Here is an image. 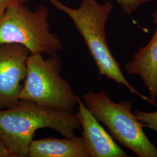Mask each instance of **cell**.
<instances>
[{
	"label": "cell",
	"mask_w": 157,
	"mask_h": 157,
	"mask_svg": "<svg viewBox=\"0 0 157 157\" xmlns=\"http://www.w3.org/2000/svg\"><path fill=\"white\" fill-rule=\"evenodd\" d=\"M44 128L71 138L82 127L76 113L28 100H21L14 107L0 109V138L14 157H28L36 132Z\"/></svg>",
	"instance_id": "obj_1"
},
{
	"label": "cell",
	"mask_w": 157,
	"mask_h": 157,
	"mask_svg": "<svg viewBox=\"0 0 157 157\" xmlns=\"http://www.w3.org/2000/svg\"><path fill=\"white\" fill-rule=\"evenodd\" d=\"M48 1L73 21L94 61L100 76H105L118 85H124L131 93L148 103V97L135 89L125 78L120 65L109 48L105 30L108 17L113 8L112 3L108 1L100 4L96 0H82L80 7L74 9L58 0Z\"/></svg>",
	"instance_id": "obj_2"
},
{
	"label": "cell",
	"mask_w": 157,
	"mask_h": 157,
	"mask_svg": "<svg viewBox=\"0 0 157 157\" xmlns=\"http://www.w3.org/2000/svg\"><path fill=\"white\" fill-rule=\"evenodd\" d=\"M85 105L104 124L114 140L139 157H157V148L143 131V124L132 111V103L112 101L108 94L90 91L83 96Z\"/></svg>",
	"instance_id": "obj_3"
},
{
	"label": "cell",
	"mask_w": 157,
	"mask_h": 157,
	"mask_svg": "<svg viewBox=\"0 0 157 157\" xmlns=\"http://www.w3.org/2000/svg\"><path fill=\"white\" fill-rule=\"evenodd\" d=\"M27 75L20 94V100L39 105L74 112L78 96L62 78V61L58 54L45 59L41 53L30 54L27 62Z\"/></svg>",
	"instance_id": "obj_4"
},
{
	"label": "cell",
	"mask_w": 157,
	"mask_h": 157,
	"mask_svg": "<svg viewBox=\"0 0 157 157\" xmlns=\"http://www.w3.org/2000/svg\"><path fill=\"white\" fill-rule=\"evenodd\" d=\"M48 15V9L43 5L34 11L23 4L10 6L0 19V44H21L30 54H58L63 45L56 34L50 32Z\"/></svg>",
	"instance_id": "obj_5"
},
{
	"label": "cell",
	"mask_w": 157,
	"mask_h": 157,
	"mask_svg": "<svg viewBox=\"0 0 157 157\" xmlns=\"http://www.w3.org/2000/svg\"><path fill=\"white\" fill-rule=\"evenodd\" d=\"M30 54L28 49L21 44H0V109L14 107L21 100Z\"/></svg>",
	"instance_id": "obj_6"
},
{
	"label": "cell",
	"mask_w": 157,
	"mask_h": 157,
	"mask_svg": "<svg viewBox=\"0 0 157 157\" xmlns=\"http://www.w3.org/2000/svg\"><path fill=\"white\" fill-rule=\"evenodd\" d=\"M82 129V137L90 157H127L128 154L115 143L78 97L76 112Z\"/></svg>",
	"instance_id": "obj_7"
},
{
	"label": "cell",
	"mask_w": 157,
	"mask_h": 157,
	"mask_svg": "<svg viewBox=\"0 0 157 157\" xmlns=\"http://www.w3.org/2000/svg\"><path fill=\"white\" fill-rule=\"evenodd\" d=\"M157 29L151 40L135 53L132 59L124 65L130 75H138L147 89L148 104L157 106V11L152 14Z\"/></svg>",
	"instance_id": "obj_8"
},
{
	"label": "cell",
	"mask_w": 157,
	"mask_h": 157,
	"mask_svg": "<svg viewBox=\"0 0 157 157\" xmlns=\"http://www.w3.org/2000/svg\"><path fill=\"white\" fill-rule=\"evenodd\" d=\"M29 157H90L82 136L56 139L46 137L33 140Z\"/></svg>",
	"instance_id": "obj_9"
},
{
	"label": "cell",
	"mask_w": 157,
	"mask_h": 157,
	"mask_svg": "<svg viewBox=\"0 0 157 157\" xmlns=\"http://www.w3.org/2000/svg\"><path fill=\"white\" fill-rule=\"evenodd\" d=\"M133 112L137 120L143 124L144 127L157 132V111L148 112L136 109Z\"/></svg>",
	"instance_id": "obj_10"
},
{
	"label": "cell",
	"mask_w": 157,
	"mask_h": 157,
	"mask_svg": "<svg viewBox=\"0 0 157 157\" xmlns=\"http://www.w3.org/2000/svg\"><path fill=\"white\" fill-rule=\"evenodd\" d=\"M151 0H119L124 13L130 15L139 6Z\"/></svg>",
	"instance_id": "obj_11"
},
{
	"label": "cell",
	"mask_w": 157,
	"mask_h": 157,
	"mask_svg": "<svg viewBox=\"0 0 157 157\" xmlns=\"http://www.w3.org/2000/svg\"><path fill=\"white\" fill-rule=\"evenodd\" d=\"M29 1L30 0H0V19L10 6L17 4H23Z\"/></svg>",
	"instance_id": "obj_12"
},
{
	"label": "cell",
	"mask_w": 157,
	"mask_h": 157,
	"mask_svg": "<svg viewBox=\"0 0 157 157\" xmlns=\"http://www.w3.org/2000/svg\"><path fill=\"white\" fill-rule=\"evenodd\" d=\"M0 157H14L4 141L0 138Z\"/></svg>",
	"instance_id": "obj_13"
}]
</instances>
